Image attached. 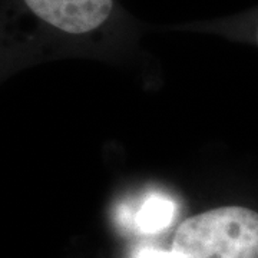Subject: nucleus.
Listing matches in <instances>:
<instances>
[{
	"label": "nucleus",
	"instance_id": "nucleus-4",
	"mask_svg": "<svg viewBox=\"0 0 258 258\" xmlns=\"http://www.w3.org/2000/svg\"><path fill=\"white\" fill-rule=\"evenodd\" d=\"M135 258H176L172 251H164V249L144 248L139 251Z\"/></svg>",
	"mask_w": 258,
	"mask_h": 258
},
{
	"label": "nucleus",
	"instance_id": "nucleus-5",
	"mask_svg": "<svg viewBox=\"0 0 258 258\" xmlns=\"http://www.w3.org/2000/svg\"><path fill=\"white\" fill-rule=\"evenodd\" d=\"M257 40H258V30H257Z\"/></svg>",
	"mask_w": 258,
	"mask_h": 258
},
{
	"label": "nucleus",
	"instance_id": "nucleus-2",
	"mask_svg": "<svg viewBox=\"0 0 258 258\" xmlns=\"http://www.w3.org/2000/svg\"><path fill=\"white\" fill-rule=\"evenodd\" d=\"M29 13L49 28L83 36L103 28L113 13V0H20Z\"/></svg>",
	"mask_w": 258,
	"mask_h": 258
},
{
	"label": "nucleus",
	"instance_id": "nucleus-3",
	"mask_svg": "<svg viewBox=\"0 0 258 258\" xmlns=\"http://www.w3.org/2000/svg\"><path fill=\"white\" fill-rule=\"evenodd\" d=\"M175 204L164 195H151L135 214V227L141 232L154 234L165 230L174 220Z\"/></svg>",
	"mask_w": 258,
	"mask_h": 258
},
{
	"label": "nucleus",
	"instance_id": "nucleus-1",
	"mask_svg": "<svg viewBox=\"0 0 258 258\" xmlns=\"http://www.w3.org/2000/svg\"><path fill=\"white\" fill-rule=\"evenodd\" d=\"M176 258H258V214L221 207L185 220L171 249Z\"/></svg>",
	"mask_w": 258,
	"mask_h": 258
}]
</instances>
